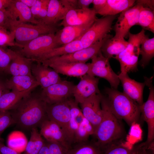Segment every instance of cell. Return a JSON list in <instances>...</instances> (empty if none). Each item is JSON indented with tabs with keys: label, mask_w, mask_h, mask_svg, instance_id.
Wrapping results in <instances>:
<instances>
[{
	"label": "cell",
	"mask_w": 154,
	"mask_h": 154,
	"mask_svg": "<svg viewBox=\"0 0 154 154\" xmlns=\"http://www.w3.org/2000/svg\"><path fill=\"white\" fill-rule=\"evenodd\" d=\"M47 104L40 97L28 95L22 99L9 112L14 123L21 128L31 130L40 127L48 119Z\"/></svg>",
	"instance_id": "1"
},
{
	"label": "cell",
	"mask_w": 154,
	"mask_h": 154,
	"mask_svg": "<svg viewBox=\"0 0 154 154\" xmlns=\"http://www.w3.org/2000/svg\"><path fill=\"white\" fill-rule=\"evenodd\" d=\"M101 106L103 113L101 122L96 129L95 142L103 154L112 147L123 141L126 132L121 120L111 111L106 98L102 96Z\"/></svg>",
	"instance_id": "2"
},
{
	"label": "cell",
	"mask_w": 154,
	"mask_h": 154,
	"mask_svg": "<svg viewBox=\"0 0 154 154\" xmlns=\"http://www.w3.org/2000/svg\"><path fill=\"white\" fill-rule=\"evenodd\" d=\"M106 98L113 114L121 120H123L130 127L138 123L141 115V106L123 92L113 88H106Z\"/></svg>",
	"instance_id": "3"
},
{
	"label": "cell",
	"mask_w": 154,
	"mask_h": 154,
	"mask_svg": "<svg viewBox=\"0 0 154 154\" xmlns=\"http://www.w3.org/2000/svg\"><path fill=\"white\" fill-rule=\"evenodd\" d=\"M57 26L47 25L42 23L33 25L10 19L9 30L13 33L15 42L18 47L21 48L38 37L55 33L59 30Z\"/></svg>",
	"instance_id": "4"
},
{
	"label": "cell",
	"mask_w": 154,
	"mask_h": 154,
	"mask_svg": "<svg viewBox=\"0 0 154 154\" xmlns=\"http://www.w3.org/2000/svg\"><path fill=\"white\" fill-rule=\"evenodd\" d=\"M55 33L40 36L24 45L18 52L31 60H38L49 51L59 46Z\"/></svg>",
	"instance_id": "5"
},
{
	"label": "cell",
	"mask_w": 154,
	"mask_h": 154,
	"mask_svg": "<svg viewBox=\"0 0 154 154\" xmlns=\"http://www.w3.org/2000/svg\"><path fill=\"white\" fill-rule=\"evenodd\" d=\"M116 17V15H109L96 19L80 38L83 48L88 47L101 40L109 35Z\"/></svg>",
	"instance_id": "6"
},
{
	"label": "cell",
	"mask_w": 154,
	"mask_h": 154,
	"mask_svg": "<svg viewBox=\"0 0 154 154\" xmlns=\"http://www.w3.org/2000/svg\"><path fill=\"white\" fill-rule=\"evenodd\" d=\"M91 59L90 66L87 74L106 79L112 88L117 89L120 81L118 76L112 68L109 59L104 56L101 50Z\"/></svg>",
	"instance_id": "7"
},
{
	"label": "cell",
	"mask_w": 154,
	"mask_h": 154,
	"mask_svg": "<svg viewBox=\"0 0 154 154\" xmlns=\"http://www.w3.org/2000/svg\"><path fill=\"white\" fill-rule=\"evenodd\" d=\"M75 86L72 82L62 80L43 89L40 96L48 104L64 101L73 96Z\"/></svg>",
	"instance_id": "8"
},
{
	"label": "cell",
	"mask_w": 154,
	"mask_h": 154,
	"mask_svg": "<svg viewBox=\"0 0 154 154\" xmlns=\"http://www.w3.org/2000/svg\"><path fill=\"white\" fill-rule=\"evenodd\" d=\"M68 100L53 104H47L46 113L48 119L60 127L71 146L69 129L71 114Z\"/></svg>",
	"instance_id": "9"
},
{
	"label": "cell",
	"mask_w": 154,
	"mask_h": 154,
	"mask_svg": "<svg viewBox=\"0 0 154 154\" xmlns=\"http://www.w3.org/2000/svg\"><path fill=\"white\" fill-rule=\"evenodd\" d=\"M77 1L76 0H49L46 16L40 22L48 25H57L69 10L78 8Z\"/></svg>",
	"instance_id": "10"
},
{
	"label": "cell",
	"mask_w": 154,
	"mask_h": 154,
	"mask_svg": "<svg viewBox=\"0 0 154 154\" xmlns=\"http://www.w3.org/2000/svg\"><path fill=\"white\" fill-rule=\"evenodd\" d=\"M128 42L126 48L114 58L120 63L121 72L127 74L138 70L137 65L140 46L139 42L134 39H130Z\"/></svg>",
	"instance_id": "11"
},
{
	"label": "cell",
	"mask_w": 154,
	"mask_h": 154,
	"mask_svg": "<svg viewBox=\"0 0 154 154\" xmlns=\"http://www.w3.org/2000/svg\"><path fill=\"white\" fill-rule=\"evenodd\" d=\"M141 6L137 3L120 13L114 27L115 37L124 38L128 34L131 28L137 25Z\"/></svg>",
	"instance_id": "12"
},
{
	"label": "cell",
	"mask_w": 154,
	"mask_h": 154,
	"mask_svg": "<svg viewBox=\"0 0 154 154\" xmlns=\"http://www.w3.org/2000/svg\"><path fill=\"white\" fill-rule=\"evenodd\" d=\"M153 76L144 78L145 85L149 90L147 101L141 106V114L144 120L146 122L148 127V133L147 140L144 142L149 144L154 141V88L152 81Z\"/></svg>",
	"instance_id": "13"
},
{
	"label": "cell",
	"mask_w": 154,
	"mask_h": 154,
	"mask_svg": "<svg viewBox=\"0 0 154 154\" xmlns=\"http://www.w3.org/2000/svg\"><path fill=\"white\" fill-rule=\"evenodd\" d=\"M35 62L49 67L58 74L74 77H81L87 74L91 65V63L53 61L48 59Z\"/></svg>",
	"instance_id": "14"
},
{
	"label": "cell",
	"mask_w": 154,
	"mask_h": 154,
	"mask_svg": "<svg viewBox=\"0 0 154 154\" xmlns=\"http://www.w3.org/2000/svg\"><path fill=\"white\" fill-rule=\"evenodd\" d=\"M111 36V35L109 34L103 39L90 46L73 53L47 59L53 61L86 63L101 50L104 42Z\"/></svg>",
	"instance_id": "15"
},
{
	"label": "cell",
	"mask_w": 154,
	"mask_h": 154,
	"mask_svg": "<svg viewBox=\"0 0 154 154\" xmlns=\"http://www.w3.org/2000/svg\"><path fill=\"white\" fill-rule=\"evenodd\" d=\"M102 96L101 93L95 94L80 104L84 117L92 125L95 132L102 118L101 106Z\"/></svg>",
	"instance_id": "16"
},
{
	"label": "cell",
	"mask_w": 154,
	"mask_h": 154,
	"mask_svg": "<svg viewBox=\"0 0 154 154\" xmlns=\"http://www.w3.org/2000/svg\"><path fill=\"white\" fill-rule=\"evenodd\" d=\"M78 83L75 85L73 96L78 104L83 102L88 98L97 94L101 93L99 89V78L86 74L81 77Z\"/></svg>",
	"instance_id": "17"
},
{
	"label": "cell",
	"mask_w": 154,
	"mask_h": 154,
	"mask_svg": "<svg viewBox=\"0 0 154 154\" xmlns=\"http://www.w3.org/2000/svg\"><path fill=\"white\" fill-rule=\"evenodd\" d=\"M40 127V133L46 141L58 143L68 150L71 148L63 131L56 123L48 119L41 124Z\"/></svg>",
	"instance_id": "18"
},
{
	"label": "cell",
	"mask_w": 154,
	"mask_h": 154,
	"mask_svg": "<svg viewBox=\"0 0 154 154\" xmlns=\"http://www.w3.org/2000/svg\"><path fill=\"white\" fill-rule=\"evenodd\" d=\"M93 8L76 9L69 10L66 14L60 25H80L94 22L97 19Z\"/></svg>",
	"instance_id": "19"
},
{
	"label": "cell",
	"mask_w": 154,
	"mask_h": 154,
	"mask_svg": "<svg viewBox=\"0 0 154 154\" xmlns=\"http://www.w3.org/2000/svg\"><path fill=\"white\" fill-rule=\"evenodd\" d=\"M37 63L31 67V72L43 89L62 80L59 74L54 69L39 62Z\"/></svg>",
	"instance_id": "20"
},
{
	"label": "cell",
	"mask_w": 154,
	"mask_h": 154,
	"mask_svg": "<svg viewBox=\"0 0 154 154\" xmlns=\"http://www.w3.org/2000/svg\"><path fill=\"white\" fill-rule=\"evenodd\" d=\"M118 76L122 84L123 92L141 106L144 103L143 92L145 83L138 82L131 79L127 73L120 72Z\"/></svg>",
	"instance_id": "21"
},
{
	"label": "cell",
	"mask_w": 154,
	"mask_h": 154,
	"mask_svg": "<svg viewBox=\"0 0 154 154\" xmlns=\"http://www.w3.org/2000/svg\"><path fill=\"white\" fill-rule=\"evenodd\" d=\"M11 19L20 23L37 24L40 22L33 17L30 8L20 0H13L6 9Z\"/></svg>",
	"instance_id": "22"
},
{
	"label": "cell",
	"mask_w": 154,
	"mask_h": 154,
	"mask_svg": "<svg viewBox=\"0 0 154 154\" xmlns=\"http://www.w3.org/2000/svg\"><path fill=\"white\" fill-rule=\"evenodd\" d=\"M94 22L80 25L67 26L58 30L55 34L58 45H65L80 37Z\"/></svg>",
	"instance_id": "23"
},
{
	"label": "cell",
	"mask_w": 154,
	"mask_h": 154,
	"mask_svg": "<svg viewBox=\"0 0 154 154\" xmlns=\"http://www.w3.org/2000/svg\"><path fill=\"white\" fill-rule=\"evenodd\" d=\"M31 61L18 51H14L12 59L6 71L13 76H32Z\"/></svg>",
	"instance_id": "24"
},
{
	"label": "cell",
	"mask_w": 154,
	"mask_h": 154,
	"mask_svg": "<svg viewBox=\"0 0 154 154\" xmlns=\"http://www.w3.org/2000/svg\"><path fill=\"white\" fill-rule=\"evenodd\" d=\"M128 43L124 38L111 36L104 42L101 51L104 56L110 60L123 51L127 47Z\"/></svg>",
	"instance_id": "25"
},
{
	"label": "cell",
	"mask_w": 154,
	"mask_h": 154,
	"mask_svg": "<svg viewBox=\"0 0 154 154\" xmlns=\"http://www.w3.org/2000/svg\"><path fill=\"white\" fill-rule=\"evenodd\" d=\"M38 86V83L33 75L12 76L6 84L7 88L16 92L26 91Z\"/></svg>",
	"instance_id": "26"
},
{
	"label": "cell",
	"mask_w": 154,
	"mask_h": 154,
	"mask_svg": "<svg viewBox=\"0 0 154 154\" xmlns=\"http://www.w3.org/2000/svg\"><path fill=\"white\" fill-rule=\"evenodd\" d=\"M34 88L22 92H7L3 94L0 98V113L11 110L22 99L29 95Z\"/></svg>",
	"instance_id": "27"
},
{
	"label": "cell",
	"mask_w": 154,
	"mask_h": 154,
	"mask_svg": "<svg viewBox=\"0 0 154 154\" xmlns=\"http://www.w3.org/2000/svg\"><path fill=\"white\" fill-rule=\"evenodd\" d=\"M135 2L134 0H107L104 7L97 14L103 17L115 15L133 6Z\"/></svg>",
	"instance_id": "28"
},
{
	"label": "cell",
	"mask_w": 154,
	"mask_h": 154,
	"mask_svg": "<svg viewBox=\"0 0 154 154\" xmlns=\"http://www.w3.org/2000/svg\"><path fill=\"white\" fill-rule=\"evenodd\" d=\"M80 38L65 45L56 47L50 50L38 60L32 61H36L46 60L56 56L70 54L83 48Z\"/></svg>",
	"instance_id": "29"
},
{
	"label": "cell",
	"mask_w": 154,
	"mask_h": 154,
	"mask_svg": "<svg viewBox=\"0 0 154 154\" xmlns=\"http://www.w3.org/2000/svg\"><path fill=\"white\" fill-rule=\"evenodd\" d=\"M71 117L69 123V129L71 145L73 143L75 133L79 125L82 121L84 117L81 109L74 100L71 98L68 100Z\"/></svg>",
	"instance_id": "30"
},
{
	"label": "cell",
	"mask_w": 154,
	"mask_h": 154,
	"mask_svg": "<svg viewBox=\"0 0 154 154\" xmlns=\"http://www.w3.org/2000/svg\"><path fill=\"white\" fill-rule=\"evenodd\" d=\"M139 54L141 55L140 64L144 68L154 56V37L150 38L145 35L141 43Z\"/></svg>",
	"instance_id": "31"
},
{
	"label": "cell",
	"mask_w": 154,
	"mask_h": 154,
	"mask_svg": "<svg viewBox=\"0 0 154 154\" xmlns=\"http://www.w3.org/2000/svg\"><path fill=\"white\" fill-rule=\"evenodd\" d=\"M27 142L24 134L18 131L11 132L8 136L7 141V147L20 153L25 151Z\"/></svg>",
	"instance_id": "32"
},
{
	"label": "cell",
	"mask_w": 154,
	"mask_h": 154,
	"mask_svg": "<svg viewBox=\"0 0 154 154\" xmlns=\"http://www.w3.org/2000/svg\"><path fill=\"white\" fill-rule=\"evenodd\" d=\"M30 139L27 145L24 154H38L45 141L37 128L31 130Z\"/></svg>",
	"instance_id": "33"
},
{
	"label": "cell",
	"mask_w": 154,
	"mask_h": 154,
	"mask_svg": "<svg viewBox=\"0 0 154 154\" xmlns=\"http://www.w3.org/2000/svg\"><path fill=\"white\" fill-rule=\"evenodd\" d=\"M137 25L141 26L143 29L149 30L154 33V9L141 5Z\"/></svg>",
	"instance_id": "34"
},
{
	"label": "cell",
	"mask_w": 154,
	"mask_h": 154,
	"mask_svg": "<svg viewBox=\"0 0 154 154\" xmlns=\"http://www.w3.org/2000/svg\"><path fill=\"white\" fill-rule=\"evenodd\" d=\"M95 132L92 125L84 117L75 133L73 143L76 144L88 141L89 137L94 135Z\"/></svg>",
	"instance_id": "35"
},
{
	"label": "cell",
	"mask_w": 154,
	"mask_h": 154,
	"mask_svg": "<svg viewBox=\"0 0 154 154\" xmlns=\"http://www.w3.org/2000/svg\"><path fill=\"white\" fill-rule=\"evenodd\" d=\"M67 154H103L94 142L87 141L76 144L68 150Z\"/></svg>",
	"instance_id": "36"
},
{
	"label": "cell",
	"mask_w": 154,
	"mask_h": 154,
	"mask_svg": "<svg viewBox=\"0 0 154 154\" xmlns=\"http://www.w3.org/2000/svg\"><path fill=\"white\" fill-rule=\"evenodd\" d=\"M129 134L126 137V141L132 146L142 139V131L140 125L134 122L130 126Z\"/></svg>",
	"instance_id": "37"
},
{
	"label": "cell",
	"mask_w": 154,
	"mask_h": 154,
	"mask_svg": "<svg viewBox=\"0 0 154 154\" xmlns=\"http://www.w3.org/2000/svg\"><path fill=\"white\" fill-rule=\"evenodd\" d=\"M16 46L13 33L7 29L0 27V46Z\"/></svg>",
	"instance_id": "38"
},
{
	"label": "cell",
	"mask_w": 154,
	"mask_h": 154,
	"mask_svg": "<svg viewBox=\"0 0 154 154\" xmlns=\"http://www.w3.org/2000/svg\"><path fill=\"white\" fill-rule=\"evenodd\" d=\"M14 51L0 46V71H6L13 57Z\"/></svg>",
	"instance_id": "39"
},
{
	"label": "cell",
	"mask_w": 154,
	"mask_h": 154,
	"mask_svg": "<svg viewBox=\"0 0 154 154\" xmlns=\"http://www.w3.org/2000/svg\"><path fill=\"white\" fill-rule=\"evenodd\" d=\"M14 123V121L9 111L0 113V141L2 133L7 128Z\"/></svg>",
	"instance_id": "40"
},
{
	"label": "cell",
	"mask_w": 154,
	"mask_h": 154,
	"mask_svg": "<svg viewBox=\"0 0 154 154\" xmlns=\"http://www.w3.org/2000/svg\"><path fill=\"white\" fill-rule=\"evenodd\" d=\"M123 142L112 147L104 154H132L133 147L130 149L125 146Z\"/></svg>",
	"instance_id": "41"
},
{
	"label": "cell",
	"mask_w": 154,
	"mask_h": 154,
	"mask_svg": "<svg viewBox=\"0 0 154 154\" xmlns=\"http://www.w3.org/2000/svg\"><path fill=\"white\" fill-rule=\"evenodd\" d=\"M10 19L9 13L6 9L4 10H0V27L9 30Z\"/></svg>",
	"instance_id": "42"
},
{
	"label": "cell",
	"mask_w": 154,
	"mask_h": 154,
	"mask_svg": "<svg viewBox=\"0 0 154 154\" xmlns=\"http://www.w3.org/2000/svg\"><path fill=\"white\" fill-rule=\"evenodd\" d=\"M49 0H44L42 7L36 19L40 22L46 17L48 11Z\"/></svg>",
	"instance_id": "43"
},
{
	"label": "cell",
	"mask_w": 154,
	"mask_h": 154,
	"mask_svg": "<svg viewBox=\"0 0 154 154\" xmlns=\"http://www.w3.org/2000/svg\"><path fill=\"white\" fill-rule=\"evenodd\" d=\"M44 1V0H37L35 4L30 8L32 15L36 19L43 5Z\"/></svg>",
	"instance_id": "44"
},
{
	"label": "cell",
	"mask_w": 154,
	"mask_h": 154,
	"mask_svg": "<svg viewBox=\"0 0 154 154\" xmlns=\"http://www.w3.org/2000/svg\"><path fill=\"white\" fill-rule=\"evenodd\" d=\"M107 0H93L92 3L93 4V9L96 14L104 6Z\"/></svg>",
	"instance_id": "45"
},
{
	"label": "cell",
	"mask_w": 154,
	"mask_h": 154,
	"mask_svg": "<svg viewBox=\"0 0 154 154\" xmlns=\"http://www.w3.org/2000/svg\"><path fill=\"white\" fill-rule=\"evenodd\" d=\"M0 152L1 154H21L10 148L6 146L0 141Z\"/></svg>",
	"instance_id": "46"
},
{
	"label": "cell",
	"mask_w": 154,
	"mask_h": 154,
	"mask_svg": "<svg viewBox=\"0 0 154 154\" xmlns=\"http://www.w3.org/2000/svg\"><path fill=\"white\" fill-rule=\"evenodd\" d=\"M93 0H78V6L79 9L88 8L90 4L92 3Z\"/></svg>",
	"instance_id": "47"
},
{
	"label": "cell",
	"mask_w": 154,
	"mask_h": 154,
	"mask_svg": "<svg viewBox=\"0 0 154 154\" xmlns=\"http://www.w3.org/2000/svg\"><path fill=\"white\" fill-rule=\"evenodd\" d=\"M137 3L141 4L142 6L149 7L153 9L154 8L153 0H137Z\"/></svg>",
	"instance_id": "48"
},
{
	"label": "cell",
	"mask_w": 154,
	"mask_h": 154,
	"mask_svg": "<svg viewBox=\"0 0 154 154\" xmlns=\"http://www.w3.org/2000/svg\"><path fill=\"white\" fill-rule=\"evenodd\" d=\"M13 0H0V10H4L9 6Z\"/></svg>",
	"instance_id": "49"
},
{
	"label": "cell",
	"mask_w": 154,
	"mask_h": 154,
	"mask_svg": "<svg viewBox=\"0 0 154 154\" xmlns=\"http://www.w3.org/2000/svg\"><path fill=\"white\" fill-rule=\"evenodd\" d=\"M21 1L29 8H31L35 3L37 0H20Z\"/></svg>",
	"instance_id": "50"
},
{
	"label": "cell",
	"mask_w": 154,
	"mask_h": 154,
	"mask_svg": "<svg viewBox=\"0 0 154 154\" xmlns=\"http://www.w3.org/2000/svg\"><path fill=\"white\" fill-rule=\"evenodd\" d=\"M5 88V86L0 82V98L3 94L7 92Z\"/></svg>",
	"instance_id": "51"
},
{
	"label": "cell",
	"mask_w": 154,
	"mask_h": 154,
	"mask_svg": "<svg viewBox=\"0 0 154 154\" xmlns=\"http://www.w3.org/2000/svg\"><path fill=\"white\" fill-rule=\"evenodd\" d=\"M133 152L132 154H139L138 153H137V152H136L135 149H134L133 147Z\"/></svg>",
	"instance_id": "52"
},
{
	"label": "cell",
	"mask_w": 154,
	"mask_h": 154,
	"mask_svg": "<svg viewBox=\"0 0 154 154\" xmlns=\"http://www.w3.org/2000/svg\"><path fill=\"white\" fill-rule=\"evenodd\" d=\"M0 154H1V153H0Z\"/></svg>",
	"instance_id": "53"
},
{
	"label": "cell",
	"mask_w": 154,
	"mask_h": 154,
	"mask_svg": "<svg viewBox=\"0 0 154 154\" xmlns=\"http://www.w3.org/2000/svg\"></svg>",
	"instance_id": "54"
}]
</instances>
